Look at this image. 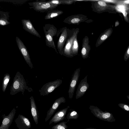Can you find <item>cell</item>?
<instances>
[{
  "mask_svg": "<svg viewBox=\"0 0 129 129\" xmlns=\"http://www.w3.org/2000/svg\"><path fill=\"white\" fill-rule=\"evenodd\" d=\"M88 18L87 16L82 14L72 15L66 18L63 22L69 24L78 25L80 23L85 22Z\"/></svg>",
  "mask_w": 129,
  "mask_h": 129,
  "instance_id": "cell-9",
  "label": "cell"
},
{
  "mask_svg": "<svg viewBox=\"0 0 129 129\" xmlns=\"http://www.w3.org/2000/svg\"><path fill=\"white\" fill-rule=\"evenodd\" d=\"M89 41L88 37L86 36L82 41V47L81 51L82 57L84 59L88 58L91 50L89 45Z\"/></svg>",
  "mask_w": 129,
  "mask_h": 129,
  "instance_id": "cell-16",
  "label": "cell"
},
{
  "mask_svg": "<svg viewBox=\"0 0 129 129\" xmlns=\"http://www.w3.org/2000/svg\"><path fill=\"white\" fill-rule=\"evenodd\" d=\"M89 108L93 115L99 119L109 122L115 121V119L111 113L106 111L104 112L94 106L90 105Z\"/></svg>",
  "mask_w": 129,
  "mask_h": 129,
  "instance_id": "cell-5",
  "label": "cell"
},
{
  "mask_svg": "<svg viewBox=\"0 0 129 129\" xmlns=\"http://www.w3.org/2000/svg\"><path fill=\"white\" fill-rule=\"evenodd\" d=\"M79 31V28L70 29L69 36L64 48L63 55L66 57L72 58L71 53V49L74 40Z\"/></svg>",
  "mask_w": 129,
  "mask_h": 129,
  "instance_id": "cell-4",
  "label": "cell"
},
{
  "mask_svg": "<svg viewBox=\"0 0 129 129\" xmlns=\"http://www.w3.org/2000/svg\"><path fill=\"white\" fill-rule=\"evenodd\" d=\"M0 16L1 26L6 25L10 23V22L9 21L10 16L8 12L0 11Z\"/></svg>",
  "mask_w": 129,
  "mask_h": 129,
  "instance_id": "cell-21",
  "label": "cell"
},
{
  "mask_svg": "<svg viewBox=\"0 0 129 129\" xmlns=\"http://www.w3.org/2000/svg\"><path fill=\"white\" fill-rule=\"evenodd\" d=\"M96 129L95 128H84V129Z\"/></svg>",
  "mask_w": 129,
  "mask_h": 129,
  "instance_id": "cell-30",
  "label": "cell"
},
{
  "mask_svg": "<svg viewBox=\"0 0 129 129\" xmlns=\"http://www.w3.org/2000/svg\"><path fill=\"white\" fill-rule=\"evenodd\" d=\"M62 82V80L57 79L46 83L39 90L40 95H48L50 93L59 86Z\"/></svg>",
  "mask_w": 129,
  "mask_h": 129,
  "instance_id": "cell-6",
  "label": "cell"
},
{
  "mask_svg": "<svg viewBox=\"0 0 129 129\" xmlns=\"http://www.w3.org/2000/svg\"><path fill=\"white\" fill-rule=\"evenodd\" d=\"M10 78L9 74L6 73L4 75L2 84V90L3 92H5Z\"/></svg>",
  "mask_w": 129,
  "mask_h": 129,
  "instance_id": "cell-24",
  "label": "cell"
},
{
  "mask_svg": "<svg viewBox=\"0 0 129 129\" xmlns=\"http://www.w3.org/2000/svg\"><path fill=\"white\" fill-rule=\"evenodd\" d=\"M66 100L63 97H61L56 100L49 110L47 111L45 121L46 122L49 119L62 103H65Z\"/></svg>",
  "mask_w": 129,
  "mask_h": 129,
  "instance_id": "cell-14",
  "label": "cell"
},
{
  "mask_svg": "<svg viewBox=\"0 0 129 129\" xmlns=\"http://www.w3.org/2000/svg\"><path fill=\"white\" fill-rule=\"evenodd\" d=\"M118 106L124 111L129 112V105L124 103H120L118 104Z\"/></svg>",
  "mask_w": 129,
  "mask_h": 129,
  "instance_id": "cell-28",
  "label": "cell"
},
{
  "mask_svg": "<svg viewBox=\"0 0 129 129\" xmlns=\"http://www.w3.org/2000/svg\"><path fill=\"white\" fill-rule=\"evenodd\" d=\"M15 122L18 129H29L31 127L29 120L23 115L19 114L15 120Z\"/></svg>",
  "mask_w": 129,
  "mask_h": 129,
  "instance_id": "cell-12",
  "label": "cell"
},
{
  "mask_svg": "<svg viewBox=\"0 0 129 129\" xmlns=\"http://www.w3.org/2000/svg\"><path fill=\"white\" fill-rule=\"evenodd\" d=\"M29 99L30 101L31 111L32 115L35 123L37 125L38 123L39 112L34 99L33 96H31Z\"/></svg>",
  "mask_w": 129,
  "mask_h": 129,
  "instance_id": "cell-19",
  "label": "cell"
},
{
  "mask_svg": "<svg viewBox=\"0 0 129 129\" xmlns=\"http://www.w3.org/2000/svg\"><path fill=\"white\" fill-rule=\"evenodd\" d=\"M79 116L78 113L74 110L71 109V111L67 114V117L68 122L71 119H77Z\"/></svg>",
  "mask_w": 129,
  "mask_h": 129,
  "instance_id": "cell-25",
  "label": "cell"
},
{
  "mask_svg": "<svg viewBox=\"0 0 129 129\" xmlns=\"http://www.w3.org/2000/svg\"><path fill=\"white\" fill-rule=\"evenodd\" d=\"M92 11L100 13L104 10L107 5L105 2L102 1H93L91 2Z\"/></svg>",
  "mask_w": 129,
  "mask_h": 129,
  "instance_id": "cell-18",
  "label": "cell"
},
{
  "mask_svg": "<svg viewBox=\"0 0 129 129\" xmlns=\"http://www.w3.org/2000/svg\"><path fill=\"white\" fill-rule=\"evenodd\" d=\"M123 16L124 17H126V16L127 14V13L126 12H123Z\"/></svg>",
  "mask_w": 129,
  "mask_h": 129,
  "instance_id": "cell-29",
  "label": "cell"
},
{
  "mask_svg": "<svg viewBox=\"0 0 129 129\" xmlns=\"http://www.w3.org/2000/svg\"><path fill=\"white\" fill-rule=\"evenodd\" d=\"M16 110L14 108L8 115L4 114L2 116L3 118L2 124L0 129H9L12 123L16 113Z\"/></svg>",
  "mask_w": 129,
  "mask_h": 129,
  "instance_id": "cell-11",
  "label": "cell"
},
{
  "mask_svg": "<svg viewBox=\"0 0 129 129\" xmlns=\"http://www.w3.org/2000/svg\"><path fill=\"white\" fill-rule=\"evenodd\" d=\"M80 68H78L74 72L71 80L69 89L68 92L69 93V98L72 99L74 95V91L80 75Z\"/></svg>",
  "mask_w": 129,
  "mask_h": 129,
  "instance_id": "cell-10",
  "label": "cell"
},
{
  "mask_svg": "<svg viewBox=\"0 0 129 129\" xmlns=\"http://www.w3.org/2000/svg\"><path fill=\"white\" fill-rule=\"evenodd\" d=\"M78 35L75 37L72 46L71 53L73 57L78 54L79 45L77 40Z\"/></svg>",
  "mask_w": 129,
  "mask_h": 129,
  "instance_id": "cell-22",
  "label": "cell"
},
{
  "mask_svg": "<svg viewBox=\"0 0 129 129\" xmlns=\"http://www.w3.org/2000/svg\"><path fill=\"white\" fill-rule=\"evenodd\" d=\"M30 9L41 13H44L55 8L58 5L49 3L45 0H36L28 3Z\"/></svg>",
  "mask_w": 129,
  "mask_h": 129,
  "instance_id": "cell-3",
  "label": "cell"
},
{
  "mask_svg": "<svg viewBox=\"0 0 129 129\" xmlns=\"http://www.w3.org/2000/svg\"><path fill=\"white\" fill-rule=\"evenodd\" d=\"M70 107L68 106L67 107L57 112L50 120L49 125H50L53 122L55 123L63 120L64 119L67 110Z\"/></svg>",
  "mask_w": 129,
  "mask_h": 129,
  "instance_id": "cell-17",
  "label": "cell"
},
{
  "mask_svg": "<svg viewBox=\"0 0 129 129\" xmlns=\"http://www.w3.org/2000/svg\"><path fill=\"white\" fill-rule=\"evenodd\" d=\"M43 27L46 46L54 49L58 53L53 39V37L56 36L58 31L57 28L54 25L50 24H45Z\"/></svg>",
  "mask_w": 129,
  "mask_h": 129,
  "instance_id": "cell-2",
  "label": "cell"
},
{
  "mask_svg": "<svg viewBox=\"0 0 129 129\" xmlns=\"http://www.w3.org/2000/svg\"><path fill=\"white\" fill-rule=\"evenodd\" d=\"M21 23L23 28L29 33L39 38L41 36L34 27L30 20L29 19H23Z\"/></svg>",
  "mask_w": 129,
  "mask_h": 129,
  "instance_id": "cell-15",
  "label": "cell"
},
{
  "mask_svg": "<svg viewBox=\"0 0 129 129\" xmlns=\"http://www.w3.org/2000/svg\"><path fill=\"white\" fill-rule=\"evenodd\" d=\"M60 29L61 34L57 42V49L59 53L62 55L64 48L68 37L70 29L66 27Z\"/></svg>",
  "mask_w": 129,
  "mask_h": 129,
  "instance_id": "cell-7",
  "label": "cell"
},
{
  "mask_svg": "<svg viewBox=\"0 0 129 129\" xmlns=\"http://www.w3.org/2000/svg\"><path fill=\"white\" fill-rule=\"evenodd\" d=\"M63 13L61 10L52 9L48 11L45 16L44 19L45 20L49 19L56 18Z\"/></svg>",
  "mask_w": 129,
  "mask_h": 129,
  "instance_id": "cell-20",
  "label": "cell"
},
{
  "mask_svg": "<svg viewBox=\"0 0 129 129\" xmlns=\"http://www.w3.org/2000/svg\"><path fill=\"white\" fill-rule=\"evenodd\" d=\"M25 90L29 92L33 91V89L27 85L23 75L19 72H17L14 78L13 82L10 86V94L13 95L21 92L24 95Z\"/></svg>",
  "mask_w": 129,
  "mask_h": 129,
  "instance_id": "cell-1",
  "label": "cell"
},
{
  "mask_svg": "<svg viewBox=\"0 0 129 129\" xmlns=\"http://www.w3.org/2000/svg\"><path fill=\"white\" fill-rule=\"evenodd\" d=\"M28 1V0H1L0 1L8 2L16 6H20Z\"/></svg>",
  "mask_w": 129,
  "mask_h": 129,
  "instance_id": "cell-23",
  "label": "cell"
},
{
  "mask_svg": "<svg viewBox=\"0 0 129 129\" xmlns=\"http://www.w3.org/2000/svg\"><path fill=\"white\" fill-rule=\"evenodd\" d=\"M127 98L129 100V95H127Z\"/></svg>",
  "mask_w": 129,
  "mask_h": 129,
  "instance_id": "cell-31",
  "label": "cell"
},
{
  "mask_svg": "<svg viewBox=\"0 0 129 129\" xmlns=\"http://www.w3.org/2000/svg\"><path fill=\"white\" fill-rule=\"evenodd\" d=\"M64 0H52L48 1V2L51 4L58 6L59 5H64Z\"/></svg>",
  "mask_w": 129,
  "mask_h": 129,
  "instance_id": "cell-27",
  "label": "cell"
},
{
  "mask_svg": "<svg viewBox=\"0 0 129 129\" xmlns=\"http://www.w3.org/2000/svg\"><path fill=\"white\" fill-rule=\"evenodd\" d=\"M67 121H62L53 126L52 129H68V126L66 124Z\"/></svg>",
  "mask_w": 129,
  "mask_h": 129,
  "instance_id": "cell-26",
  "label": "cell"
},
{
  "mask_svg": "<svg viewBox=\"0 0 129 129\" xmlns=\"http://www.w3.org/2000/svg\"><path fill=\"white\" fill-rule=\"evenodd\" d=\"M87 75H86L79 84L76 92V99L82 97L87 90L89 85L87 82Z\"/></svg>",
  "mask_w": 129,
  "mask_h": 129,
  "instance_id": "cell-13",
  "label": "cell"
},
{
  "mask_svg": "<svg viewBox=\"0 0 129 129\" xmlns=\"http://www.w3.org/2000/svg\"><path fill=\"white\" fill-rule=\"evenodd\" d=\"M16 41L18 47L26 63L31 69L33 68L28 51L23 42L18 37H16Z\"/></svg>",
  "mask_w": 129,
  "mask_h": 129,
  "instance_id": "cell-8",
  "label": "cell"
}]
</instances>
